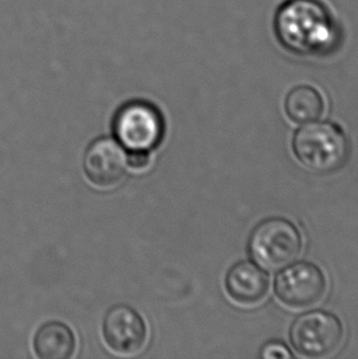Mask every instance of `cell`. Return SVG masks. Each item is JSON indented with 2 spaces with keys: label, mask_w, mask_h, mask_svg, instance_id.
I'll use <instances>...</instances> for the list:
<instances>
[{
  "label": "cell",
  "mask_w": 358,
  "mask_h": 359,
  "mask_svg": "<svg viewBox=\"0 0 358 359\" xmlns=\"http://www.w3.org/2000/svg\"><path fill=\"white\" fill-rule=\"evenodd\" d=\"M284 48L300 57H326L339 49L343 31L320 0H286L274 19Z\"/></svg>",
  "instance_id": "obj_1"
},
{
  "label": "cell",
  "mask_w": 358,
  "mask_h": 359,
  "mask_svg": "<svg viewBox=\"0 0 358 359\" xmlns=\"http://www.w3.org/2000/svg\"><path fill=\"white\" fill-rule=\"evenodd\" d=\"M292 151L305 168L330 175L341 170L350 158L351 146L344 128L335 121H308L292 136Z\"/></svg>",
  "instance_id": "obj_2"
},
{
  "label": "cell",
  "mask_w": 358,
  "mask_h": 359,
  "mask_svg": "<svg viewBox=\"0 0 358 359\" xmlns=\"http://www.w3.org/2000/svg\"><path fill=\"white\" fill-rule=\"evenodd\" d=\"M303 249L300 229L285 217H269L254 227L248 238V254L258 266L279 271L296 262Z\"/></svg>",
  "instance_id": "obj_3"
},
{
  "label": "cell",
  "mask_w": 358,
  "mask_h": 359,
  "mask_svg": "<svg viewBox=\"0 0 358 359\" xmlns=\"http://www.w3.org/2000/svg\"><path fill=\"white\" fill-rule=\"evenodd\" d=\"M344 325L334 313L308 311L291 325L290 340L296 352L308 358H323L338 350L344 341Z\"/></svg>",
  "instance_id": "obj_4"
},
{
  "label": "cell",
  "mask_w": 358,
  "mask_h": 359,
  "mask_svg": "<svg viewBox=\"0 0 358 359\" xmlns=\"http://www.w3.org/2000/svg\"><path fill=\"white\" fill-rule=\"evenodd\" d=\"M117 141L129 151H149L159 146L165 134L160 111L145 101H133L119 108L113 119Z\"/></svg>",
  "instance_id": "obj_5"
},
{
  "label": "cell",
  "mask_w": 358,
  "mask_h": 359,
  "mask_svg": "<svg viewBox=\"0 0 358 359\" xmlns=\"http://www.w3.org/2000/svg\"><path fill=\"white\" fill-rule=\"evenodd\" d=\"M328 290L324 271L313 262H292L277 273L274 291L279 301L293 309L319 303Z\"/></svg>",
  "instance_id": "obj_6"
},
{
  "label": "cell",
  "mask_w": 358,
  "mask_h": 359,
  "mask_svg": "<svg viewBox=\"0 0 358 359\" xmlns=\"http://www.w3.org/2000/svg\"><path fill=\"white\" fill-rule=\"evenodd\" d=\"M126 154L118 141L100 137L88 146L84 156V170L88 180L100 187L117 184L126 175Z\"/></svg>",
  "instance_id": "obj_7"
},
{
  "label": "cell",
  "mask_w": 358,
  "mask_h": 359,
  "mask_svg": "<svg viewBox=\"0 0 358 359\" xmlns=\"http://www.w3.org/2000/svg\"><path fill=\"white\" fill-rule=\"evenodd\" d=\"M103 336L112 350L134 353L145 344V323L131 306H113L103 321Z\"/></svg>",
  "instance_id": "obj_8"
},
{
  "label": "cell",
  "mask_w": 358,
  "mask_h": 359,
  "mask_svg": "<svg viewBox=\"0 0 358 359\" xmlns=\"http://www.w3.org/2000/svg\"><path fill=\"white\" fill-rule=\"evenodd\" d=\"M225 287L233 301L252 306L265 298L270 287V278L256 262L241 260L230 267L225 277Z\"/></svg>",
  "instance_id": "obj_9"
},
{
  "label": "cell",
  "mask_w": 358,
  "mask_h": 359,
  "mask_svg": "<svg viewBox=\"0 0 358 359\" xmlns=\"http://www.w3.org/2000/svg\"><path fill=\"white\" fill-rule=\"evenodd\" d=\"M34 351L42 359H68L75 351V337L63 323L44 324L34 336Z\"/></svg>",
  "instance_id": "obj_10"
},
{
  "label": "cell",
  "mask_w": 358,
  "mask_h": 359,
  "mask_svg": "<svg viewBox=\"0 0 358 359\" xmlns=\"http://www.w3.org/2000/svg\"><path fill=\"white\" fill-rule=\"evenodd\" d=\"M285 112L293 123L305 124L319 119L325 111L323 95L310 85L292 88L285 98Z\"/></svg>",
  "instance_id": "obj_11"
},
{
  "label": "cell",
  "mask_w": 358,
  "mask_h": 359,
  "mask_svg": "<svg viewBox=\"0 0 358 359\" xmlns=\"http://www.w3.org/2000/svg\"><path fill=\"white\" fill-rule=\"evenodd\" d=\"M259 357L263 359H291L293 358V353L284 342L270 341L260 348Z\"/></svg>",
  "instance_id": "obj_12"
},
{
  "label": "cell",
  "mask_w": 358,
  "mask_h": 359,
  "mask_svg": "<svg viewBox=\"0 0 358 359\" xmlns=\"http://www.w3.org/2000/svg\"><path fill=\"white\" fill-rule=\"evenodd\" d=\"M149 160H150V156L149 152L145 151H131V154L126 155L128 165L135 170L145 168L146 165H149Z\"/></svg>",
  "instance_id": "obj_13"
}]
</instances>
